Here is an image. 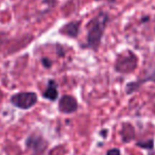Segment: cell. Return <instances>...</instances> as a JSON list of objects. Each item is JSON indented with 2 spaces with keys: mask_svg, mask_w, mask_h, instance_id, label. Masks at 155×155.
I'll list each match as a JSON object with an SVG mask.
<instances>
[{
  "mask_svg": "<svg viewBox=\"0 0 155 155\" xmlns=\"http://www.w3.org/2000/svg\"><path fill=\"white\" fill-rule=\"evenodd\" d=\"M41 62H43L44 66L47 67V68H50V67H51V65H52L51 61H50L49 58H44L43 60H41Z\"/></svg>",
  "mask_w": 155,
  "mask_h": 155,
  "instance_id": "obj_12",
  "label": "cell"
},
{
  "mask_svg": "<svg viewBox=\"0 0 155 155\" xmlns=\"http://www.w3.org/2000/svg\"><path fill=\"white\" fill-rule=\"evenodd\" d=\"M135 137H136V132L133 125L129 122L123 123L122 127H121V138H122L121 140L124 143H127V142L135 139Z\"/></svg>",
  "mask_w": 155,
  "mask_h": 155,
  "instance_id": "obj_9",
  "label": "cell"
},
{
  "mask_svg": "<svg viewBox=\"0 0 155 155\" xmlns=\"http://www.w3.org/2000/svg\"><path fill=\"white\" fill-rule=\"evenodd\" d=\"M136 146L141 149H146V150H152L154 148V140L148 139V140H144V141H139L136 143Z\"/></svg>",
  "mask_w": 155,
  "mask_h": 155,
  "instance_id": "obj_10",
  "label": "cell"
},
{
  "mask_svg": "<svg viewBox=\"0 0 155 155\" xmlns=\"http://www.w3.org/2000/svg\"><path fill=\"white\" fill-rule=\"evenodd\" d=\"M108 22H110V15L106 12H99L97 15L94 16L86 25V43L83 44L81 47L84 49L98 51Z\"/></svg>",
  "mask_w": 155,
  "mask_h": 155,
  "instance_id": "obj_1",
  "label": "cell"
},
{
  "mask_svg": "<svg viewBox=\"0 0 155 155\" xmlns=\"http://www.w3.org/2000/svg\"><path fill=\"white\" fill-rule=\"evenodd\" d=\"M11 103L20 110H29L37 103V95L32 91H24L12 96Z\"/></svg>",
  "mask_w": 155,
  "mask_h": 155,
  "instance_id": "obj_3",
  "label": "cell"
},
{
  "mask_svg": "<svg viewBox=\"0 0 155 155\" xmlns=\"http://www.w3.org/2000/svg\"><path fill=\"white\" fill-rule=\"evenodd\" d=\"M147 82H155V66L144 75L142 79H138L135 82H131L125 86V93L127 95H131V94H134L135 91H137L139 89V87L141 86L142 84Z\"/></svg>",
  "mask_w": 155,
  "mask_h": 155,
  "instance_id": "obj_6",
  "label": "cell"
},
{
  "mask_svg": "<svg viewBox=\"0 0 155 155\" xmlns=\"http://www.w3.org/2000/svg\"><path fill=\"white\" fill-rule=\"evenodd\" d=\"M106 155H121V152L119 149H110V150H108L107 152H106Z\"/></svg>",
  "mask_w": 155,
  "mask_h": 155,
  "instance_id": "obj_11",
  "label": "cell"
},
{
  "mask_svg": "<svg viewBox=\"0 0 155 155\" xmlns=\"http://www.w3.org/2000/svg\"><path fill=\"white\" fill-rule=\"evenodd\" d=\"M80 26L81 21H79V20L67 22L66 25L61 27L58 33L64 35V36L69 37V38H77L79 36V33H80Z\"/></svg>",
  "mask_w": 155,
  "mask_h": 155,
  "instance_id": "obj_7",
  "label": "cell"
},
{
  "mask_svg": "<svg viewBox=\"0 0 155 155\" xmlns=\"http://www.w3.org/2000/svg\"><path fill=\"white\" fill-rule=\"evenodd\" d=\"M27 147L32 151L31 155H45L47 150V142L38 134H33L27 139Z\"/></svg>",
  "mask_w": 155,
  "mask_h": 155,
  "instance_id": "obj_4",
  "label": "cell"
},
{
  "mask_svg": "<svg viewBox=\"0 0 155 155\" xmlns=\"http://www.w3.org/2000/svg\"><path fill=\"white\" fill-rule=\"evenodd\" d=\"M138 65V58L133 51H125L117 56L114 64V69L116 72L121 74L132 73Z\"/></svg>",
  "mask_w": 155,
  "mask_h": 155,
  "instance_id": "obj_2",
  "label": "cell"
},
{
  "mask_svg": "<svg viewBox=\"0 0 155 155\" xmlns=\"http://www.w3.org/2000/svg\"><path fill=\"white\" fill-rule=\"evenodd\" d=\"M79 110V103L73 96L64 95L58 101V110L62 114H73Z\"/></svg>",
  "mask_w": 155,
  "mask_h": 155,
  "instance_id": "obj_5",
  "label": "cell"
},
{
  "mask_svg": "<svg viewBox=\"0 0 155 155\" xmlns=\"http://www.w3.org/2000/svg\"><path fill=\"white\" fill-rule=\"evenodd\" d=\"M43 97L49 101H55L58 98V84L54 80H49L47 84V88L44 91Z\"/></svg>",
  "mask_w": 155,
  "mask_h": 155,
  "instance_id": "obj_8",
  "label": "cell"
}]
</instances>
